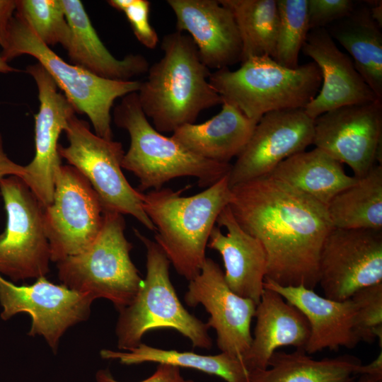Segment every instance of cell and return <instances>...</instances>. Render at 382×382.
<instances>
[{"label": "cell", "instance_id": "obj_1", "mask_svg": "<svg viewBox=\"0 0 382 382\" xmlns=\"http://www.w3.org/2000/svg\"><path fill=\"white\" fill-rule=\"evenodd\" d=\"M231 189L228 206L235 219L265 250V279L313 289L320 251L334 228L327 207L270 175Z\"/></svg>", "mask_w": 382, "mask_h": 382}, {"label": "cell", "instance_id": "obj_27", "mask_svg": "<svg viewBox=\"0 0 382 382\" xmlns=\"http://www.w3.org/2000/svg\"><path fill=\"white\" fill-rule=\"evenodd\" d=\"M363 364L352 355L313 359L305 351H276L268 367L249 371L248 382H352Z\"/></svg>", "mask_w": 382, "mask_h": 382}, {"label": "cell", "instance_id": "obj_3", "mask_svg": "<svg viewBox=\"0 0 382 382\" xmlns=\"http://www.w3.org/2000/svg\"><path fill=\"white\" fill-rule=\"evenodd\" d=\"M168 187L142 194L143 209L155 227V242L176 272L190 281L207 258L210 234L232 192L228 175L202 192L183 197Z\"/></svg>", "mask_w": 382, "mask_h": 382}, {"label": "cell", "instance_id": "obj_19", "mask_svg": "<svg viewBox=\"0 0 382 382\" xmlns=\"http://www.w3.org/2000/svg\"><path fill=\"white\" fill-rule=\"evenodd\" d=\"M176 29L186 31L209 69L228 68L242 58L240 35L231 11L219 0H168Z\"/></svg>", "mask_w": 382, "mask_h": 382}, {"label": "cell", "instance_id": "obj_38", "mask_svg": "<svg viewBox=\"0 0 382 382\" xmlns=\"http://www.w3.org/2000/svg\"><path fill=\"white\" fill-rule=\"evenodd\" d=\"M25 174V166L15 163L6 154L3 137L0 133V179L11 175L23 178Z\"/></svg>", "mask_w": 382, "mask_h": 382}, {"label": "cell", "instance_id": "obj_8", "mask_svg": "<svg viewBox=\"0 0 382 382\" xmlns=\"http://www.w3.org/2000/svg\"><path fill=\"white\" fill-rule=\"evenodd\" d=\"M123 215L104 211L101 229L82 252L57 262L62 284L89 296L104 298L120 311L129 306L143 279L130 257Z\"/></svg>", "mask_w": 382, "mask_h": 382}, {"label": "cell", "instance_id": "obj_28", "mask_svg": "<svg viewBox=\"0 0 382 382\" xmlns=\"http://www.w3.org/2000/svg\"><path fill=\"white\" fill-rule=\"evenodd\" d=\"M100 356L106 359H118L127 365L156 362L193 369L219 376L226 382H248L249 373L241 357L225 352L203 355L192 352L162 349L140 343L127 352L103 349Z\"/></svg>", "mask_w": 382, "mask_h": 382}, {"label": "cell", "instance_id": "obj_32", "mask_svg": "<svg viewBox=\"0 0 382 382\" xmlns=\"http://www.w3.org/2000/svg\"><path fill=\"white\" fill-rule=\"evenodd\" d=\"M15 13L24 19L46 45L65 48L69 28L62 0H16Z\"/></svg>", "mask_w": 382, "mask_h": 382}, {"label": "cell", "instance_id": "obj_21", "mask_svg": "<svg viewBox=\"0 0 382 382\" xmlns=\"http://www.w3.org/2000/svg\"><path fill=\"white\" fill-rule=\"evenodd\" d=\"M264 288L277 292L306 318L310 335L304 351L308 354L325 349H352L359 342L354 331L356 305L351 298L332 300L302 285L282 286L268 279Z\"/></svg>", "mask_w": 382, "mask_h": 382}, {"label": "cell", "instance_id": "obj_25", "mask_svg": "<svg viewBox=\"0 0 382 382\" xmlns=\"http://www.w3.org/2000/svg\"><path fill=\"white\" fill-rule=\"evenodd\" d=\"M270 175L326 207L359 179L347 175L340 162L318 148L291 156Z\"/></svg>", "mask_w": 382, "mask_h": 382}, {"label": "cell", "instance_id": "obj_16", "mask_svg": "<svg viewBox=\"0 0 382 382\" xmlns=\"http://www.w3.org/2000/svg\"><path fill=\"white\" fill-rule=\"evenodd\" d=\"M25 71L35 81L40 105L35 115V155L22 179L45 207L52 202L55 173L62 166L58 140L76 110L40 64L28 65Z\"/></svg>", "mask_w": 382, "mask_h": 382}, {"label": "cell", "instance_id": "obj_31", "mask_svg": "<svg viewBox=\"0 0 382 382\" xmlns=\"http://www.w3.org/2000/svg\"><path fill=\"white\" fill-rule=\"evenodd\" d=\"M279 11L276 52L274 59L280 65L295 69L310 31L308 0H277Z\"/></svg>", "mask_w": 382, "mask_h": 382}, {"label": "cell", "instance_id": "obj_23", "mask_svg": "<svg viewBox=\"0 0 382 382\" xmlns=\"http://www.w3.org/2000/svg\"><path fill=\"white\" fill-rule=\"evenodd\" d=\"M69 28L64 48L71 64L99 77L115 81L131 79L148 71L147 59L139 54L115 58L104 45L79 0H62Z\"/></svg>", "mask_w": 382, "mask_h": 382}, {"label": "cell", "instance_id": "obj_30", "mask_svg": "<svg viewBox=\"0 0 382 382\" xmlns=\"http://www.w3.org/2000/svg\"><path fill=\"white\" fill-rule=\"evenodd\" d=\"M232 13L242 44L243 62L275 57L279 11L277 0H219Z\"/></svg>", "mask_w": 382, "mask_h": 382}, {"label": "cell", "instance_id": "obj_33", "mask_svg": "<svg viewBox=\"0 0 382 382\" xmlns=\"http://www.w3.org/2000/svg\"><path fill=\"white\" fill-rule=\"evenodd\" d=\"M351 299L356 305L354 331L359 342L382 339V283L364 287Z\"/></svg>", "mask_w": 382, "mask_h": 382}, {"label": "cell", "instance_id": "obj_26", "mask_svg": "<svg viewBox=\"0 0 382 382\" xmlns=\"http://www.w3.org/2000/svg\"><path fill=\"white\" fill-rule=\"evenodd\" d=\"M350 54L354 66L377 97L382 99V32L366 3L326 28Z\"/></svg>", "mask_w": 382, "mask_h": 382}, {"label": "cell", "instance_id": "obj_39", "mask_svg": "<svg viewBox=\"0 0 382 382\" xmlns=\"http://www.w3.org/2000/svg\"><path fill=\"white\" fill-rule=\"evenodd\" d=\"M352 382H382V352L369 364H363L361 373Z\"/></svg>", "mask_w": 382, "mask_h": 382}, {"label": "cell", "instance_id": "obj_10", "mask_svg": "<svg viewBox=\"0 0 382 382\" xmlns=\"http://www.w3.org/2000/svg\"><path fill=\"white\" fill-rule=\"evenodd\" d=\"M0 195L6 212V226L0 235V274L14 282L45 277L51 254L44 207L17 176L0 179Z\"/></svg>", "mask_w": 382, "mask_h": 382}, {"label": "cell", "instance_id": "obj_2", "mask_svg": "<svg viewBox=\"0 0 382 382\" xmlns=\"http://www.w3.org/2000/svg\"><path fill=\"white\" fill-rule=\"evenodd\" d=\"M163 57L149 66L137 92L139 105L159 132H173L195 123L199 114L221 105L209 82L211 72L202 63L192 38L178 30L166 35Z\"/></svg>", "mask_w": 382, "mask_h": 382}, {"label": "cell", "instance_id": "obj_6", "mask_svg": "<svg viewBox=\"0 0 382 382\" xmlns=\"http://www.w3.org/2000/svg\"><path fill=\"white\" fill-rule=\"evenodd\" d=\"M146 248V274L132 303L120 310L115 332L120 349L129 351L141 343L143 335L155 329L175 330L194 347L210 349L209 327L189 313L172 284L167 256L155 242L134 229Z\"/></svg>", "mask_w": 382, "mask_h": 382}, {"label": "cell", "instance_id": "obj_14", "mask_svg": "<svg viewBox=\"0 0 382 382\" xmlns=\"http://www.w3.org/2000/svg\"><path fill=\"white\" fill-rule=\"evenodd\" d=\"M93 301L89 296L64 284H56L45 277L32 284L16 285L0 274L1 318L8 320L18 313L32 318L28 335H42L53 351L71 326L88 318Z\"/></svg>", "mask_w": 382, "mask_h": 382}, {"label": "cell", "instance_id": "obj_9", "mask_svg": "<svg viewBox=\"0 0 382 382\" xmlns=\"http://www.w3.org/2000/svg\"><path fill=\"white\" fill-rule=\"evenodd\" d=\"M64 132L69 144L59 145V154L88 180L103 210L129 214L155 231L143 209V192L132 187L122 170L125 153L122 144L98 136L87 122L76 115L70 118Z\"/></svg>", "mask_w": 382, "mask_h": 382}, {"label": "cell", "instance_id": "obj_36", "mask_svg": "<svg viewBox=\"0 0 382 382\" xmlns=\"http://www.w3.org/2000/svg\"><path fill=\"white\" fill-rule=\"evenodd\" d=\"M180 368L168 364H158L155 372L140 382H194L185 379L180 374ZM98 382H121L115 380L108 370H100L96 374Z\"/></svg>", "mask_w": 382, "mask_h": 382}, {"label": "cell", "instance_id": "obj_12", "mask_svg": "<svg viewBox=\"0 0 382 382\" xmlns=\"http://www.w3.org/2000/svg\"><path fill=\"white\" fill-rule=\"evenodd\" d=\"M382 283V231L333 228L323 243L318 284L325 297L345 301Z\"/></svg>", "mask_w": 382, "mask_h": 382}, {"label": "cell", "instance_id": "obj_11", "mask_svg": "<svg viewBox=\"0 0 382 382\" xmlns=\"http://www.w3.org/2000/svg\"><path fill=\"white\" fill-rule=\"evenodd\" d=\"M104 210L88 180L71 166L55 173L52 202L43 209L51 261L58 262L87 248L99 233Z\"/></svg>", "mask_w": 382, "mask_h": 382}, {"label": "cell", "instance_id": "obj_5", "mask_svg": "<svg viewBox=\"0 0 382 382\" xmlns=\"http://www.w3.org/2000/svg\"><path fill=\"white\" fill-rule=\"evenodd\" d=\"M209 82L223 102L258 122L270 112L304 108L318 93L322 76L313 62L291 69L262 56L242 62L234 71L216 70L210 74Z\"/></svg>", "mask_w": 382, "mask_h": 382}, {"label": "cell", "instance_id": "obj_29", "mask_svg": "<svg viewBox=\"0 0 382 382\" xmlns=\"http://www.w3.org/2000/svg\"><path fill=\"white\" fill-rule=\"evenodd\" d=\"M327 209L334 228L382 231V166L338 193Z\"/></svg>", "mask_w": 382, "mask_h": 382}, {"label": "cell", "instance_id": "obj_22", "mask_svg": "<svg viewBox=\"0 0 382 382\" xmlns=\"http://www.w3.org/2000/svg\"><path fill=\"white\" fill-rule=\"evenodd\" d=\"M255 317L252 343L242 357L249 371L267 368L272 355L281 347L292 346L304 351L310 335L308 322L277 292L265 288Z\"/></svg>", "mask_w": 382, "mask_h": 382}, {"label": "cell", "instance_id": "obj_20", "mask_svg": "<svg viewBox=\"0 0 382 382\" xmlns=\"http://www.w3.org/2000/svg\"><path fill=\"white\" fill-rule=\"evenodd\" d=\"M207 247L221 256L227 286L236 294L254 301L264 291L267 260L260 241L245 232L235 219L229 206L219 214Z\"/></svg>", "mask_w": 382, "mask_h": 382}, {"label": "cell", "instance_id": "obj_18", "mask_svg": "<svg viewBox=\"0 0 382 382\" xmlns=\"http://www.w3.org/2000/svg\"><path fill=\"white\" fill-rule=\"evenodd\" d=\"M321 72V88L304 108L313 120L330 110L364 103L377 97L356 69L352 59L337 46L325 28L309 31L302 47Z\"/></svg>", "mask_w": 382, "mask_h": 382}, {"label": "cell", "instance_id": "obj_24", "mask_svg": "<svg viewBox=\"0 0 382 382\" xmlns=\"http://www.w3.org/2000/svg\"><path fill=\"white\" fill-rule=\"evenodd\" d=\"M221 111L200 124H187L173 132L171 138L188 151L201 158L229 163L250 140L257 122L226 102Z\"/></svg>", "mask_w": 382, "mask_h": 382}, {"label": "cell", "instance_id": "obj_13", "mask_svg": "<svg viewBox=\"0 0 382 382\" xmlns=\"http://www.w3.org/2000/svg\"><path fill=\"white\" fill-rule=\"evenodd\" d=\"M382 100L353 104L326 112L314 120L313 144L357 178L378 161L381 164Z\"/></svg>", "mask_w": 382, "mask_h": 382}, {"label": "cell", "instance_id": "obj_4", "mask_svg": "<svg viewBox=\"0 0 382 382\" xmlns=\"http://www.w3.org/2000/svg\"><path fill=\"white\" fill-rule=\"evenodd\" d=\"M113 120L129 134L122 168L139 179L141 192L159 190L167 182L185 176L195 177L199 187H208L230 173V163L201 158L158 132L142 111L137 92L122 98L114 108Z\"/></svg>", "mask_w": 382, "mask_h": 382}, {"label": "cell", "instance_id": "obj_37", "mask_svg": "<svg viewBox=\"0 0 382 382\" xmlns=\"http://www.w3.org/2000/svg\"><path fill=\"white\" fill-rule=\"evenodd\" d=\"M16 8V0H0V47L6 42L8 28Z\"/></svg>", "mask_w": 382, "mask_h": 382}, {"label": "cell", "instance_id": "obj_41", "mask_svg": "<svg viewBox=\"0 0 382 382\" xmlns=\"http://www.w3.org/2000/svg\"><path fill=\"white\" fill-rule=\"evenodd\" d=\"M19 69H16L8 64L1 56L0 51V73L1 74H8L13 72H18Z\"/></svg>", "mask_w": 382, "mask_h": 382}, {"label": "cell", "instance_id": "obj_17", "mask_svg": "<svg viewBox=\"0 0 382 382\" xmlns=\"http://www.w3.org/2000/svg\"><path fill=\"white\" fill-rule=\"evenodd\" d=\"M184 299L191 307L202 304L210 315L207 324L215 330L221 352L242 359L252 343L250 325L257 305L229 289L212 259L207 257L199 274L189 281Z\"/></svg>", "mask_w": 382, "mask_h": 382}, {"label": "cell", "instance_id": "obj_40", "mask_svg": "<svg viewBox=\"0 0 382 382\" xmlns=\"http://www.w3.org/2000/svg\"><path fill=\"white\" fill-rule=\"evenodd\" d=\"M369 6L370 14L374 21L382 28V1H366Z\"/></svg>", "mask_w": 382, "mask_h": 382}, {"label": "cell", "instance_id": "obj_34", "mask_svg": "<svg viewBox=\"0 0 382 382\" xmlns=\"http://www.w3.org/2000/svg\"><path fill=\"white\" fill-rule=\"evenodd\" d=\"M108 4L125 13L134 35L148 49L159 42L158 34L149 22L151 3L148 0H109Z\"/></svg>", "mask_w": 382, "mask_h": 382}, {"label": "cell", "instance_id": "obj_35", "mask_svg": "<svg viewBox=\"0 0 382 382\" xmlns=\"http://www.w3.org/2000/svg\"><path fill=\"white\" fill-rule=\"evenodd\" d=\"M356 3L352 0H308L310 30L326 28L351 13Z\"/></svg>", "mask_w": 382, "mask_h": 382}, {"label": "cell", "instance_id": "obj_7", "mask_svg": "<svg viewBox=\"0 0 382 382\" xmlns=\"http://www.w3.org/2000/svg\"><path fill=\"white\" fill-rule=\"evenodd\" d=\"M1 54L8 63L23 54L35 58L64 92L76 112L87 115L94 133L108 140L113 139L110 112L115 100L137 92L141 82L103 79L66 62L43 43L26 21L16 13Z\"/></svg>", "mask_w": 382, "mask_h": 382}, {"label": "cell", "instance_id": "obj_15", "mask_svg": "<svg viewBox=\"0 0 382 382\" xmlns=\"http://www.w3.org/2000/svg\"><path fill=\"white\" fill-rule=\"evenodd\" d=\"M313 134L314 120L304 108L266 113L232 165L229 186L270 175L282 161L313 144Z\"/></svg>", "mask_w": 382, "mask_h": 382}]
</instances>
